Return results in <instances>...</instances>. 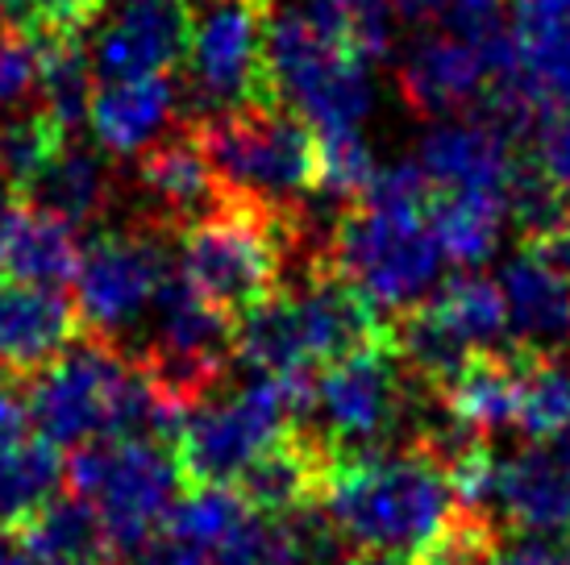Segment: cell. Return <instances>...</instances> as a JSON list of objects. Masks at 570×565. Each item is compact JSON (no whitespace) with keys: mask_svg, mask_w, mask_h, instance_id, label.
Returning a JSON list of instances; mask_svg holds the SVG:
<instances>
[{"mask_svg":"<svg viewBox=\"0 0 570 565\" xmlns=\"http://www.w3.org/2000/svg\"><path fill=\"white\" fill-rule=\"evenodd\" d=\"M321 503L350 549L392 562H425L462 507L442 466L416 449L337 462Z\"/></svg>","mask_w":570,"mask_h":565,"instance_id":"cell-1","label":"cell"},{"mask_svg":"<svg viewBox=\"0 0 570 565\" xmlns=\"http://www.w3.org/2000/svg\"><path fill=\"white\" fill-rule=\"evenodd\" d=\"M213 171L242 200L296 212L317 191V129L284 105L188 121Z\"/></svg>","mask_w":570,"mask_h":565,"instance_id":"cell-2","label":"cell"},{"mask_svg":"<svg viewBox=\"0 0 570 565\" xmlns=\"http://www.w3.org/2000/svg\"><path fill=\"white\" fill-rule=\"evenodd\" d=\"M67 490L96 507L117 565L159 533L184 495L171 449L150 440H88L67 457Z\"/></svg>","mask_w":570,"mask_h":565,"instance_id":"cell-3","label":"cell"},{"mask_svg":"<svg viewBox=\"0 0 570 565\" xmlns=\"http://www.w3.org/2000/svg\"><path fill=\"white\" fill-rule=\"evenodd\" d=\"M138 387V361L126 346L83 329L59 358L26 383L30 420L42 440L80 449L88 440H117L129 395Z\"/></svg>","mask_w":570,"mask_h":565,"instance_id":"cell-4","label":"cell"},{"mask_svg":"<svg viewBox=\"0 0 570 565\" xmlns=\"http://www.w3.org/2000/svg\"><path fill=\"white\" fill-rule=\"evenodd\" d=\"M175 246H179V234H171L159 220L134 217V212L126 225H100L92 241L83 246L80 270L71 282L83 329L126 346L129 354V337L146 325L155 291L175 270Z\"/></svg>","mask_w":570,"mask_h":565,"instance_id":"cell-5","label":"cell"},{"mask_svg":"<svg viewBox=\"0 0 570 565\" xmlns=\"http://www.w3.org/2000/svg\"><path fill=\"white\" fill-rule=\"evenodd\" d=\"M442 246L425 212L350 205L330 237V262L354 279L380 308L404 313L433 296Z\"/></svg>","mask_w":570,"mask_h":565,"instance_id":"cell-6","label":"cell"},{"mask_svg":"<svg viewBox=\"0 0 570 565\" xmlns=\"http://www.w3.org/2000/svg\"><path fill=\"white\" fill-rule=\"evenodd\" d=\"M412 378L387 337L317 370V412L304 428L330 440L337 462L392 454L404 445V408Z\"/></svg>","mask_w":570,"mask_h":565,"instance_id":"cell-7","label":"cell"},{"mask_svg":"<svg viewBox=\"0 0 570 565\" xmlns=\"http://www.w3.org/2000/svg\"><path fill=\"white\" fill-rule=\"evenodd\" d=\"M366 59L321 33L308 13H275L271 26V76L279 105L304 117L317 133L358 129L375 109Z\"/></svg>","mask_w":570,"mask_h":565,"instance_id":"cell-8","label":"cell"},{"mask_svg":"<svg viewBox=\"0 0 570 565\" xmlns=\"http://www.w3.org/2000/svg\"><path fill=\"white\" fill-rule=\"evenodd\" d=\"M134 191H138L134 217L159 220L171 234H184L188 225L213 217L229 200V188L217 179L188 121H179L171 133H163L134 155Z\"/></svg>","mask_w":570,"mask_h":565,"instance_id":"cell-9","label":"cell"},{"mask_svg":"<svg viewBox=\"0 0 570 565\" xmlns=\"http://www.w3.org/2000/svg\"><path fill=\"white\" fill-rule=\"evenodd\" d=\"M191 0H121L96 26L92 67L100 79H146L188 59Z\"/></svg>","mask_w":570,"mask_h":565,"instance_id":"cell-10","label":"cell"},{"mask_svg":"<svg viewBox=\"0 0 570 565\" xmlns=\"http://www.w3.org/2000/svg\"><path fill=\"white\" fill-rule=\"evenodd\" d=\"M284 287L296 296L304 346H308L313 366L358 354L366 346H380L387 337V320L380 316V304L333 262H321Z\"/></svg>","mask_w":570,"mask_h":565,"instance_id":"cell-11","label":"cell"},{"mask_svg":"<svg viewBox=\"0 0 570 565\" xmlns=\"http://www.w3.org/2000/svg\"><path fill=\"white\" fill-rule=\"evenodd\" d=\"M488 83L491 71L479 42L450 30L412 42L404 63L396 67V88L404 105L425 121L466 117V109L475 112Z\"/></svg>","mask_w":570,"mask_h":565,"instance_id":"cell-12","label":"cell"},{"mask_svg":"<svg viewBox=\"0 0 570 565\" xmlns=\"http://www.w3.org/2000/svg\"><path fill=\"white\" fill-rule=\"evenodd\" d=\"M495 516L512 533H570V424L500 462Z\"/></svg>","mask_w":570,"mask_h":565,"instance_id":"cell-13","label":"cell"},{"mask_svg":"<svg viewBox=\"0 0 570 565\" xmlns=\"http://www.w3.org/2000/svg\"><path fill=\"white\" fill-rule=\"evenodd\" d=\"M80 333V308L59 287H33V282L0 275V370L33 378Z\"/></svg>","mask_w":570,"mask_h":565,"instance_id":"cell-14","label":"cell"},{"mask_svg":"<svg viewBox=\"0 0 570 565\" xmlns=\"http://www.w3.org/2000/svg\"><path fill=\"white\" fill-rule=\"evenodd\" d=\"M521 146L479 117H445L421 138V167L438 191H500L521 167Z\"/></svg>","mask_w":570,"mask_h":565,"instance_id":"cell-15","label":"cell"},{"mask_svg":"<svg viewBox=\"0 0 570 565\" xmlns=\"http://www.w3.org/2000/svg\"><path fill=\"white\" fill-rule=\"evenodd\" d=\"M179 121V79L171 71L146 79H105L92 96L88 126L105 155L134 158Z\"/></svg>","mask_w":570,"mask_h":565,"instance_id":"cell-16","label":"cell"},{"mask_svg":"<svg viewBox=\"0 0 570 565\" xmlns=\"http://www.w3.org/2000/svg\"><path fill=\"white\" fill-rule=\"evenodd\" d=\"M508 333L521 354H570V287L538 254L521 250L504 267Z\"/></svg>","mask_w":570,"mask_h":565,"instance_id":"cell-17","label":"cell"},{"mask_svg":"<svg viewBox=\"0 0 570 565\" xmlns=\"http://www.w3.org/2000/svg\"><path fill=\"white\" fill-rule=\"evenodd\" d=\"M117 200H121V179H117L112 162L105 158V150L71 138L26 191V205L47 208V212L63 217L76 229L100 225L117 208Z\"/></svg>","mask_w":570,"mask_h":565,"instance_id":"cell-18","label":"cell"},{"mask_svg":"<svg viewBox=\"0 0 570 565\" xmlns=\"http://www.w3.org/2000/svg\"><path fill=\"white\" fill-rule=\"evenodd\" d=\"M80 237L76 225L55 217L47 208H9V217L0 225V275L33 287H59L76 282L80 270Z\"/></svg>","mask_w":570,"mask_h":565,"instance_id":"cell-19","label":"cell"},{"mask_svg":"<svg viewBox=\"0 0 570 565\" xmlns=\"http://www.w3.org/2000/svg\"><path fill=\"white\" fill-rule=\"evenodd\" d=\"M17 545L33 562L47 565H117L112 545L96 507L67 490L63 499H50L30 524L17 528Z\"/></svg>","mask_w":570,"mask_h":565,"instance_id":"cell-20","label":"cell"},{"mask_svg":"<svg viewBox=\"0 0 570 565\" xmlns=\"http://www.w3.org/2000/svg\"><path fill=\"white\" fill-rule=\"evenodd\" d=\"M429 229L450 262L462 270H479L500 250V234L508 220V196L500 191H438L425 208Z\"/></svg>","mask_w":570,"mask_h":565,"instance_id":"cell-21","label":"cell"},{"mask_svg":"<svg viewBox=\"0 0 570 565\" xmlns=\"http://www.w3.org/2000/svg\"><path fill=\"white\" fill-rule=\"evenodd\" d=\"M387 346L416 383L438 387V391H445L462 375V366L479 354L429 299L396 313V320H387Z\"/></svg>","mask_w":570,"mask_h":565,"instance_id":"cell-22","label":"cell"},{"mask_svg":"<svg viewBox=\"0 0 570 565\" xmlns=\"http://www.w3.org/2000/svg\"><path fill=\"white\" fill-rule=\"evenodd\" d=\"M521 349L488 354L479 349L475 358L462 366V375L445 387L450 408L475 433L491 437L500 428H517V399H521Z\"/></svg>","mask_w":570,"mask_h":565,"instance_id":"cell-23","label":"cell"},{"mask_svg":"<svg viewBox=\"0 0 570 565\" xmlns=\"http://www.w3.org/2000/svg\"><path fill=\"white\" fill-rule=\"evenodd\" d=\"M234 361H242L246 370H271V375L313 366L308 346H304L301 308L287 287H279L275 296L254 304L250 313L234 320Z\"/></svg>","mask_w":570,"mask_h":565,"instance_id":"cell-24","label":"cell"},{"mask_svg":"<svg viewBox=\"0 0 570 565\" xmlns=\"http://www.w3.org/2000/svg\"><path fill=\"white\" fill-rule=\"evenodd\" d=\"M67 487V462L50 440H21L0 454V528L17 533Z\"/></svg>","mask_w":570,"mask_h":565,"instance_id":"cell-25","label":"cell"},{"mask_svg":"<svg viewBox=\"0 0 570 565\" xmlns=\"http://www.w3.org/2000/svg\"><path fill=\"white\" fill-rule=\"evenodd\" d=\"M429 304H433L475 349H488V354L517 349L512 346V333H508L504 287L495 279H488L483 270H459V275L442 279L438 291L429 296Z\"/></svg>","mask_w":570,"mask_h":565,"instance_id":"cell-26","label":"cell"},{"mask_svg":"<svg viewBox=\"0 0 570 565\" xmlns=\"http://www.w3.org/2000/svg\"><path fill=\"white\" fill-rule=\"evenodd\" d=\"M92 71L80 38H59V42H42L38 47V96H42V109L67 129H76L88 121L92 109Z\"/></svg>","mask_w":570,"mask_h":565,"instance_id":"cell-27","label":"cell"},{"mask_svg":"<svg viewBox=\"0 0 570 565\" xmlns=\"http://www.w3.org/2000/svg\"><path fill=\"white\" fill-rule=\"evenodd\" d=\"M570 424V354H524L517 428L524 440H546Z\"/></svg>","mask_w":570,"mask_h":565,"instance_id":"cell-28","label":"cell"},{"mask_svg":"<svg viewBox=\"0 0 570 565\" xmlns=\"http://www.w3.org/2000/svg\"><path fill=\"white\" fill-rule=\"evenodd\" d=\"M67 138L71 133L47 109L4 117L0 121V179L17 196H26L33 179L47 171L50 162H55V155L67 146Z\"/></svg>","mask_w":570,"mask_h":565,"instance_id":"cell-29","label":"cell"},{"mask_svg":"<svg viewBox=\"0 0 570 565\" xmlns=\"http://www.w3.org/2000/svg\"><path fill=\"white\" fill-rule=\"evenodd\" d=\"M392 0H308V21L366 63L392 54Z\"/></svg>","mask_w":570,"mask_h":565,"instance_id":"cell-30","label":"cell"},{"mask_svg":"<svg viewBox=\"0 0 570 565\" xmlns=\"http://www.w3.org/2000/svg\"><path fill=\"white\" fill-rule=\"evenodd\" d=\"M375 155L358 138V129H330L317 133V191L337 205H358L375 179Z\"/></svg>","mask_w":570,"mask_h":565,"instance_id":"cell-31","label":"cell"},{"mask_svg":"<svg viewBox=\"0 0 570 565\" xmlns=\"http://www.w3.org/2000/svg\"><path fill=\"white\" fill-rule=\"evenodd\" d=\"M246 512L250 507L234 487H188L171 507L167 528H175V533L196 541V545H205L208 553H217L225 536L246 519Z\"/></svg>","mask_w":570,"mask_h":565,"instance_id":"cell-32","label":"cell"},{"mask_svg":"<svg viewBox=\"0 0 570 565\" xmlns=\"http://www.w3.org/2000/svg\"><path fill=\"white\" fill-rule=\"evenodd\" d=\"M217 565H308L301 541L292 533L287 516H263L246 512L234 533L222 541V549L213 553Z\"/></svg>","mask_w":570,"mask_h":565,"instance_id":"cell-33","label":"cell"},{"mask_svg":"<svg viewBox=\"0 0 570 565\" xmlns=\"http://www.w3.org/2000/svg\"><path fill=\"white\" fill-rule=\"evenodd\" d=\"M404 21L412 26H445L462 38H488L504 26V4L500 0H392Z\"/></svg>","mask_w":570,"mask_h":565,"instance_id":"cell-34","label":"cell"},{"mask_svg":"<svg viewBox=\"0 0 570 565\" xmlns=\"http://www.w3.org/2000/svg\"><path fill=\"white\" fill-rule=\"evenodd\" d=\"M429 200H433V184L421 162H392V167H380L371 188L358 205L371 208H412V212H425Z\"/></svg>","mask_w":570,"mask_h":565,"instance_id":"cell-35","label":"cell"},{"mask_svg":"<svg viewBox=\"0 0 570 565\" xmlns=\"http://www.w3.org/2000/svg\"><path fill=\"white\" fill-rule=\"evenodd\" d=\"M38 88V47L0 26V112L17 109Z\"/></svg>","mask_w":570,"mask_h":565,"instance_id":"cell-36","label":"cell"},{"mask_svg":"<svg viewBox=\"0 0 570 565\" xmlns=\"http://www.w3.org/2000/svg\"><path fill=\"white\" fill-rule=\"evenodd\" d=\"M121 565H217V562H213V553L205 545H196V541H188V536H179L175 528L163 524L159 533L150 536L142 549Z\"/></svg>","mask_w":570,"mask_h":565,"instance_id":"cell-37","label":"cell"},{"mask_svg":"<svg viewBox=\"0 0 570 565\" xmlns=\"http://www.w3.org/2000/svg\"><path fill=\"white\" fill-rule=\"evenodd\" d=\"M26 383L30 378H17L9 370H0V454L17 449L26 440L30 428V399H26Z\"/></svg>","mask_w":570,"mask_h":565,"instance_id":"cell-38","label":"cell"},{"mask_svg":"<svg viewBox=\"0 0 570 565\" xmlns=\"http://www.w3.org/2000/svg\"><path fill=\"white\" fill-rule=\"evenodd\" d=\"M541 171L554 179L558 188L570 196V117H550L546 126L538 129V155Z\"/></svg>","mask_w":570,"mask_h":565,"instance_id":"cell-39","label":"cell"},{"mask_svg":"<svg viewBox=\"0 0 570 565\" xmlns=\"http://www.w3.org/2000/svg\"><path fill=\"white\" fill-rule=\"evenodd\" d=\"M488 565H567V557L538 533H504Z\"/></svg>","mask_w":570,"mask_h":565,"instance_id":"cell-40","label":"cell"},{"mask_svg":"<svg viewBox=\"0 0 570 565\" xmlns=\"http://www.w3.org/2000/svg\"><path fill=\"white\" fill-rule=\"evenodd\" d=\"M521 250L538 254L546 267L554 270L558 279L570 287V225H562V229H554V234L538 237V241H529V246H521Z\"/></svg>","mask_w":570,"mask_h":565,"instance_id":"cell-41","label":"cell"},{"mask_svg":"<svg viewBox=\"0 0 570 565\" xmlns=\"http://www.w3.org/2000/svg\"><path fill=\"white\" fill-rule=\"evenodd\" d=\"M9 196H17V191L0 179V225H4V217H9Z\"/></svg>","mask_w":570,"mask_h":565,"instance_id":"cell-42","label":"cell"},{"mask_svg":"<svg viewBox=\"0 0 570 565\" xmlns=\"http://www.w3.org/2000/svg\"><path fill=\"white\" fill-rule=\"evenodd\" d=\"M342 565H375V557H371V553H350Z\"/></svg>","mask_w":570,"mask_h":565,"instance_id":"cell-43","label":"cell"},{"mask_svg":"<svg viewBox=\"0 0 570 565\" xmlns=\"http://www.w3.org/2000/svg\"><path fill=\"white\" fill-rule=\"evenodd\" d=\"M562 557H567V565H570V541H567V545H562Z\"/></svg>","mask_w":570,"mask_h":565,"instance_id":"cell-44","label":"cell"},{"mask_svg":"<svg viewBox=\"0 0 570 565\" xmlns=\"http://www.w3.org/2000/svg\"><path fill=\"white\" fill-rule=\"evenodd\" d=\"M38 565H47V562H38Z\"/></svg>","mask_w":570,"mask_h":565,"instance_id":"cell-45","label":"cell"}]
</instances>
